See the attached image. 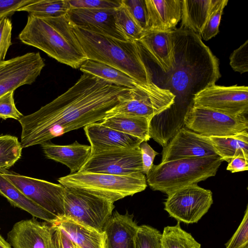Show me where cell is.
I'll return each mask as SVG.
<instances>
[{
    "label": "cell",
    "mask_w": 248,
    "mask_h": 248,
    "mask_svg": "<svg viewBox=\"0 0 248 248\" xmlns=\"http://www.w3.org/2000/svg\"><path fill=\"white\" fill-rule=\"evenodd\" d=\"M248 248V247H246V248Z\"/></svg>",
    "instance_id": "46"
},
{
    "label": "cell",
    "mask_w": 248,
    "mask_h": 248,
    "mask_svg": "<svg viewBox=\"0 0 248 248\" xmlns=\"http://www.w3.org/2000/svg\"><path fill=\"white\" fill-rule=\"evenodd\" d=\"M35 0H0V19L10 17L20 8Z\"/></svg>",
    "instance_id": "40"
},
{
    "label": "cell",
    "mask_w": 248,
    "mask_h": 248,
    "mask_svg": "<svg viewBox=\"0 0 248 248\" xmlns=\"http://www.w3.org/2000/svg\"><path fill=\"white\" fill-rule=\"evenodd\" d=\"M84 130L91 147L92 154L117 149L134 148L143 142L100 122L89 124L84 127Z\"/></svg>",
    "instance_id": "18"
},
{
    "label": "cell",
    "mask_w": 248,
    "mask_h": 248,
    "mask_svg": "<svg viewBox=\"0 0 248 248\" xmlns=\"http://www.w3.org/2000/svg\"><path fill=\"white\" fill-rule=\"evenodd\" d=\"M116 9L71 8L66 16L74 27L127 41L115 25Z\"/></svg>",
    "instance_id": "16"
},
{
    "label": "cell",
    "mask_w": 248,
    "mask_h": 248,
    "mask_svg": "<svg viewBox=\"0 0 248 248\" xmlns=\"http://www.w3.org/2000/svg\"><path fill=\"white\" fill-rule=\"evenodd\" d=\"M228 2V0H222L209 16L201 33L204 40L207 41L211 39L219 32V26L221 16Z\"/></svg>",
    "instance_id": "33"
},
{
    "label": "cell",
    "mask_w": 248,
    "mask_h": 248,
    "mask_svg": "<svg viewBox=\"0 0 248 248\" xmlns=\"http://www.w3.org/2000/svg\"><path fill=\"white\" fill-rule=\"evenodd\" d=\"M142 164L143 173L146 174L153 166L154 160L158 154L146 141L142 142L140 145Z\"/></svg>",
    "instance_id": "41"
},
{
    "label": "cell",
    "mask_w": 248,
    "mask_h": 248,
    "mask_svg": "<svg viewBox=\"0 0 248 248\" xmlns=\"http://www.w3.org/2000/svg\"><path fill=\"white\" fill-rule=\"evenodd\" d=\"M213 203L210 190L192 184L169 194L164 202V210L178 222L191 224L198 222Z\"/></svg>",
    "instance_id": "9"
},
{
    "label": "cell",
    "mask_w": 248,
    "mask_h": 248,
    "mask_svg": "<svg viewBox=\"0 0 248 248\" xmlns=\"http://www.w3.org/2000/svg\"><path fill=\"white\" fill-rule=\"evenodd\" d=\"M41 145L46 157L65 165L70 173L78 172L92 154L90 145L81 144L77 141L65 145L49 141Z\"/></svg>",
    "instance_id": "21"
},
{
    "label": "cell",
    "mask_w": 248,
    "mask_h": 248,
    "mask_svg": "<svg viewBox=\"0 0 248 248\" xmlns=\"http://www.w3.org/2000/svg\"><path fill=\"white\" fill-rule=\"evenodd\" d=\"M45 66L38 52L0 61V97L21 86L32 84Z\"/></svg>",
    "instance_id": "13"
},
{
    "label": "cell",
    "mask_w": 248,
    "mask_h": 248,
    "mask_svg": "<svg viewBox=\"0 0 248 248\" xmlns=\"http://www.w3.org/2000/svg\"><path fill=\"white\" fill-rule=\"evenodd\" d=\"M201 245L180 226L178 222L175 226H168L161 234L160 248H201Z\"/></svg>",
    "instance_id": "29"
},
{
    "label": "cell",
    "mask_w": 248,
    "mask_h": 248,
    "mask_svg": "<svg viewBox=\"0 0 248 248\" xmlns=\"http://www.w3.org/2000/svg\"><path fill=\"white\" fill-rule=\"evenodd\" d=\"M223 160L219 156L186 158L153 165L146 174L147 184L167 195L183 186L216 175Z\"/></svg>",
    "instance_id": "4"
},
{
    "label": "cell",
    "mask_w": 248,
    "mask_h": 248,
    "mask_svg": "<svg viewBox=\"0 0 248 248\" xmlns=\"http://www.w3.org/2000/svg\"><path fill=\"white\" fill-rule=\"evenodd\" d=\"M227 170L235 173L248 170V159L238 156L232 158L227 167Z\"/></svg>",
    "instance_id": "42"
},
{
    "label": "cell",
    "mask_w": 248,
    "mask_h": 248,
    "mask_svg": "<svg viewBox=\"0 0 248 248\" xmlns=\"http://www.w3.org/2000/svg\"><path fill=\"white\" fill-rule=\"evenodd\" d=\"M193 105L230 115H245L248 112V87L210 84L194 95Z\"/></svg>",
    "instance_id": "11"
},
{
    "label": "cell",
    "mask_w": 248,
    "mask_h": 248,
    "mask_svg": "<svg viewBox=\"0 0 248 248\" xmlns=\"http://www.w3.org/2000/svg\"><path fill=\"white\" fill-rule=\"evenodd\" d=\"M52 226L55 230V236L58 248H75L74 243L69 238L58 228Z\"/></svg>",
    "instance_id": "43"
},
{
    "label": "cell",
    "mask_w": 248,
    "mask_h": 248,
    "mask_svg": "<svg viewBox=\"0 0 248 248\" xmlns=\"http://www.w3.org/2000/svg\"><path fill=\"white\" fill-rule=\"evenodd\" d=\"M161 233L151 226H139L135 239V248H160Z\"/></svg>",
    "instance_id": "32"
},
{
    "label": "cell",
    "mask_w": 248,
    "mask_h": 248,
    "mask_svg": "<svg viewBox=\"0 0 248 248\" xmlns=\"http://www.w3.org/2000/svg\"><path fill=\"white\" fill-rule=\"evenodd\" d=\"M80 171L118 175L143 173L140 146L92 154Z\"/></svg>",
    "instance_id": "12"
},
{
    "label": "cell",
    "mask_w": 248,
    "mask_h": 248,
    "mask_svg": "<svg viewBox=\"0 0 248 248\" xmlns=\"http://www.w3.org/2000/svg\"><path fill=\"white\" fill-rule=\"evenodd\" d=\"M138 228L133 215L115 211L103 228L105 248H135Z\"/></svg>",
    "instance_id": "19"
},
{
    "label": "cell",
    "mask_w": 248,
    "mask_h": 248,
    "mask_svg": "<svg viewBox=\"0 0 248 248\" xmlns=\"http://www.w3.org/2000/svg\"><path fill=\"white\" fill-rule=\"evenodd\" d=\"M12 248H58L51 224L35 217L16 222L7 233Z\"/></svg>",
    "instance_id": "14"
},
{
    "label": "cell",
    "mask_w": 248,
    "mask_h": 248,
    "mask_svg": "<svg viewBox=\"0 0 248 248\" xmlns=\"http://www.w3.org/2000/svg\"><path fill=\"white\" fill-rule=\"evenodd\" d=\"M175 99V94L170 90L161 88L154 82L148 85L139 84L122 95L106 117L124 115L153 120L170 108Z\"/></svg>",
    "instance_id": "6"
},
{
    "label": "cell",
    "mask_w": 248,
    "mask_h": 248,
    "mask_svg": "<svg viewBox=\"0 0 248 248\" xmlns=\"http://www.w3.org/2000/svg\"><path fill=\"white\" fill-rule=\"evenodd\" d=\"M12 22L10 17L0 19V61H4L12 45Z\"/></svg>",
    "instance_id": "39"
},
{
    "label": "cell",
    "mask_w": 248,
    "mask_h": 248,
    "mask_svg": "<svg viewBox=\"0 0 248 248\" xmlns=\"http://www.w3.org/2000/svg\"><path fill=\"white\" fill-rule=\"evenodd\" d=\"M187 128L206 137H227L248 131L245 115L233 116L212 109L190 106L184 116Z\"/></svg>",
    "instance_id": "8"
},
{
    "label": "cell",
    "mask_w": 248,
    "mask_h": 248,
    "mask_svg": "<svg viewBox=\"0 0 248 248\" xmlns=\"http://www.w3.org/2000/svg\"><path fill=\"white\" fill-rule=\"evenodd\" d=\"M73 29L88 59L119 69L141 84L153 82L135 41H123L77 27Z\"/></svg>",
    "instance_id": "3"
},
{
    "label": "cell",
    "mask_w": 248,
    "mask_h": 248,
    "mask_svg": "<svg viewBox=\"0 0 248 248\" xmlns=\"http://www.w3.org/2000/svg\"><path fill=\"white\" fill-rule=\"evenodd\" d=\"M60 229L80 248H105V233L64 216L58 217L51 224Z\"/></svg>",
    "instance_id": "22"
},
{
    "label": "cell",
    "mask_w": 248,
    "mask_h": 248,
    "mask_svg": "<svg viewBox=\"0 0 248 248\" xmlns=\"http://www.w3.org/2000/svg\"><path fill=\"white\" fill-rule=\"evenodd\" d=\"M79 68L83 73L92 75L118 86L132 89L141 84L124 72L94 60L87 59Z\"/></svg>",
    "instance_id": "27"
},
{
    "label": "cell",
    "mask_w": 248,
    "mask_h": 248,
    "mask_svg": "<svg viewBox=\"0 0 248 248\" xmlns=\"http://www.w3.org/2000/svg\"><path fill=\"white\" fill-rule=\"evenodd\" d=\"M0 248H12L10 243L0 234Z\"/></svg>",
    "instance_id": "44"
},
{
    "label": "cell",
    "mask_w": 248,
    "mask_h": 248,
    "mask_svg": "<svg viewBox=\"0 0 248 248\" xmlns=\"http://www.w3.org/2000/svg\"><path fill=\"white\" fill-rule=\"evenodd\" d=\"M71 8L117 9L122 5V0H68Z\"/></svg>",
    "instance_id": "36"
},
{
    "label": "cell",
    "mask_w": 248,
    "mask_h": 248,
    "mask_svg": "<svg viewBox=\"0 0 248 248\" xmlns=\"http://www.w3.org/2000/svg\"><path fill=\"white\" fill-rule=\"evenodd\" d=\"M22 149L16 137L0 135V170L12 167L20 158Z\"/></svg>",
    "instance_id": "30"
},
{
    "label": "cell",
    "mask_w": 248,
    "mask_h": 248,
    "mask_svg": "<svg viewBox=\"0 0 248 248\" xmlns=\"http://www.w3.org/2000/svg\"><path fill=\"white\" fill-rule=\"evenodd\" d=\"M74 246H75V248H79V247H78V246H77V245H76L75 244H74Z\"/></svg>",
    "instance_id": "45"
},
{
    "label": "cell",
    "mask_w": 248,
    "mask_h": 248,
    "mask_svg": "<svg viewBox=\"0 0 248 248\" xmlns=\"http://www.w3.org/2000/svg\"><path fill=\"white\" fill-rule=\"evenodd\" d=\"M139 26L144 31L147 30L148 14L145 0H122Z\"/></svg>",
    "instance_id": "34"
},
{
    "label": "cell",
    "mask_w": 248,
    "mask_h": 248,
    "mask_svg": "<svg viewBox=\"0 0 248 248\" xmlns=\"http://www.w3.org/2000/svg\"><path fill=\"white\" fill-rule=\"evenodd\" d=\"M115 25L127 41H139L144 32L123 3L116 9Z\"/></svg>",
    "instance_id": "31"
},
{
    "label": "cell",
    "mask_w": 248,
    "mask_h": 248,
    "mask_svg": "<svg viewBox=\"0 0 248 248\" xmlns=\"http://www.w3.org/2000/svg\"><path fill=\"white\" fill-rule=\"evenodd\" d=\"M71 8L68 0H35L16 12H26L30 15L46 18L65 16Z\"/></svg>",
    "instance_id": "28"
},
{
    "label": "cell",
    "mask_w": 248,
    "mask_h": 248,
    "mask_svg": "<svg viewBox=\"0 0 248 248\" xmlns=\"http://www.w3.org/2000/svg\"><path fill=\"white\" fill-rule=\"evenodd\" d=\"M173 31H147L135 41L140 49L165 73L176 64Z\"/></svg>",
    "instance_id": "17"
},
{
    "label": "cell",
    "mask_w": 248,
    "mask_h": 248,
    "mask_svg": "<svg viewBox=\"0 0 248 248\" xmlns=\"http://www.w3.org/2000/svg\"><path fill=\"white\" fill-rule=\"evenodd\" d=\"M218 156L208 137L187 128L178 130L163 147L161 162L182 158Z\"/></svg>",
    "instance_id": "15"
},
{
    "label": "cell",
    "mask_w": 248,
    "mask_h": 248,
    "mask_svg": "<svg viewBox=\"0 0 248 248\" xmlns=\"http://www.w3.org/2000/svg\"><path fill=\"white\" fill-rule=\"evenodd\" d=\"M114 202L105 197L85 190L65 187L63 216L103 231L112 216Z\"/></svg>",
    "instance_id": "7"
},
{
    "label": "cell",
    "mask_w": 248,
    "mask_h": 248,
    "mask_svg": "<svg viewBox=\"0 0 248 248\" xmlns=\"http://www.w3.org/2000/svg\"><path fill=\"white\" fill-rule=\"evenodd\" d=\"M152 120L142 117L112 115L106 117L100 123L104 125L147 142L151 138Z\"/></svg>",
    "instance_id": "25"
},
{
    "label": "cell",
    "mask_w": 248,
    "mask_h": 248,
    "mask_svg": "<svg viewBox=\"0 0 248 248\" xmlns=\"http://www.w3.org/2000/svg\"><path fill=\"white\" fill-rule=\"evenodd\" d=\"M222 0H183L181 6L182 26L201 35L211 13Z\"/></svg>",
    "instance_id": "23"
},
{
    "label": "cell",
    "mask_w": 248,
    "mask_h": 248,
    "mask_svg": "<svg viewBox=\"0 0 248 248\" xmlns=\"http://www.w3.org/2000/svg\"><path fill=\"white\" fill-rule=\"evenodd\" d=\"M216 152L223 161L228 163L240 156L248 159V132L227 137H208Z\"/></svg>",
    "instance_id": "26"
},
{
    "label": "cell",
    "mask_w": 248,
    "mask_h": 248,
    "mask_svg": "<svg viewBox=\"0 0 248 248\" xmlns=\"http://www.w3.org/2000/svg\"><path fill=\"white\" fill-rule=\"evenodd\" d=\"M0 194L10 204L23 210L32 217L38 218L51 224L58 218L55 215L43 209L22 193L0 172Z\"/></svg>",
    "instance_id": "24"
},
{
    "label": "cell",
    "mask_w": 248,
    "mask_h": 248,
    "mask_svg": "<svg viewBox=\"0 0 248 248\" xmlns=\"http://www.w3.org/2000/svg\"><path fill=\"white\" fill-rule=\"evenodd\" d=\"M145 2L148 14L147 31L173 30L181 19V0H145Z\"/></svg>",
    "instance_id": "20"
},
{
    "label": "cell",
    "mask_w": 248,
    "mask_h": 248,
    "mask_svg": "<svg viewBox=\"0 0 248 248\" xmlns=\"http://www.w3.org/2000/svg\"><path fill=\"white\" fill-rule=\"evenodd\" d=\"M73 27L66 15L41 18L29 15L18 39L58 62L77 69L88 59Z\"/></svg>",
    "instance_id": "2"
},
{
    "label": "cell",
    "mask_w": 248,
    "mask_h": 248,
    "mask_svg": "<svg viewBox=\"0 0 248 248\" xmlns=\"http://www.w3.org/2000/svg\"><path fill=\"white\" fill-rule=\"evenodd\" d=\"M58 182L65 187L85 190L114 202L141 192L147 186L142 172L118 175L80 171L60 177Z\"/></svg>",
    "instance_id": "5"
},
{
    "label": "cell",
    "mask_w": 248,
    "mask_h": 248,
    "mask_svg": "<svg viewBox=\"0 0 248 248\" xmlns=\"http://www.w3.org/2000/svg\"><path fill=\"white\" fill-rule=\"evenodd\" d=\"M5 178L36 204L59 217L64 216L65 187L60 184L0 170Z\"/></svg>",
    "instance_id": "10"
},
{
    "label": "cell",
    "mask_w": 248,
    "mask_h": 248,
    "mask_svg": "<svg viewBox=\"0 0 248 248\" xmlns=\"http://www.w3.org/2000/svg\"><path fill=\"white\" fill-rule=\"evenodd\" d=\"M130 89L83 73L65 92L18 120L22 147L41 145L70 131L102 121L120 97Z\"/></svg>",
    "instance_id": "1"
},
{
    "label": "cell",
    "mask_w": 248,
    "mask_h": 248,
    "mask_svg": "<svg viewBox=\"0 0 248 248\" xmlns=\"http://www.w3.org/2000/svg\"><path fill=\"white\" fill-rule=\"evenodd\" d=\"M226 248H245L248 247V207L236 231L225 244Z\"/></svg>",
    "instance_id": "35"
},
{
    "label": "cell",
    "mask_w": 248,
    "mask_h": 248,
    "mask_svg": "<svg viewBox=\"0 0 248 248\" xmlns=\"http://www.w3.org/2000/svg\"><path fill=\"white\" fill-rule=\"evenodd\" d=\"M14 94V91H10L0 97V118L3 120L18 121L24 116L16 106Z\"/></svg>",
    "instance_id": "37"
},
{
    "label": "cell",
    "mask_w": 248,
    "mask_h": 248,
    "mask_svg": "<svg viewBox=\"0 0 248 248\" xmlns=\"http://www.w3.org/2000/svg\"><path fill=\"white\" fill-rule=\"evenodd\" d=\"M230 64L234 71L243 74L248 71V41L247 40L230 56Z\"/></svg>",
    "instance_id": "38"
}]
</instances>
